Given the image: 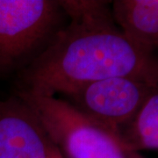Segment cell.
Listing matches in <instances>:
<instances>
[{"label": "cell", "instance_id": "cell-3", "mask_svg": "<svg viewBox=\"0 0 158 158\" xmlns=\"http://www.w3.org/2000/svg\"><path fill=\"white\" fill-rule=\"evenodd\" d=\"M56 0H0V74L19 72L63 27Z\"/></svg>", "mask_w": 158, "mask_h": 158}, {"label": "cell", "instance_id": "cell-7", "mask_svg": "<svg viewBox=\"0 0 158 158\" xmlns=\"http://www.w3.org/2000/svg\"><path fill=\"white\" fill-rule=\"evenodd\" d=\"M128 153L158 148V88L148 97L137 113L115 132Z\"/></svg>", "mask_w": 158, "mask_h": 158}, {"label": "cell", "instance_id": "cell-6", "mask_svg": "<svg viewBox=\"0 0 158 158\" xmlns=\"http://www.w3.org/2000/svg\"><path fill=\"white\" fill-rule=\"evenodd\" d=\"M112 15L133 45L152 55L158 45L157 0H115Z\"/></svg>", "mask_w": 158, "mask_h": 158}, {"label": "cell", "instance_id": "cell-4", "mask_svg": "<svg viewBox=\"0 0 158 158\" xmlns=\"http://www.w3.org/2000/svg\"><path fill=\"white\" fill-rule=\"evenodd\" d=\"M157 88L158 85L141 79L116 77L86 84L67 96L81 113L115 135L118 127L137 113Z\"/></svg>", "mask_w": 158, "mask_h": 158}, {"label": "cell", "instance_id": "cell-1", "mask_svg": "<svg viewBox=\"0 0 158 158\" xmlns=\"http://www.w3.org/2000/svg\"><path fill=\"white\" fill-rule=\"evenodd\" d=\"M106 1H59L70 18L44 50L19 72V90L70 94L102 79L127 77L158 85L157 62L115 26Z\"/></svg>", "mask_w": 158, "mask_h": 158}, {"label": "cell", "instance_id": "cell-5", "mask_svg": "<svg viewBox=\"0 0 158 158\" xmlns=\"http://www.w3.org/2000/svg\"><path fill=\"white\" fill-rule=\"evenodd\" d=\"M0 158H64L32 108L16 94L0 99Z\"/></svg>", "mask_w": 158, "mask_h": 158}, {"label": "cell", "instance_id": "cell-2", "mask_svg": "<svg viewBox=\"0 0 158 158\" xmlns=\"http://www.w3.org/2000/svg\"><path fill=\"white\" fill-rule=\"evenodd\" d=\"M16 95L27 103L48 137L66 158H131L117 137L69 102L23 90ZM63 156V157H64Z\"/></svg>", "mask_w": 158, "mask_h": 158}, {"label": "cell", "instance_id": "cell-8", "mask_svg": "<svg viewBox=\"0 0 158 158\" xmlns=\"http://www.w3.org/2000/svg\"><path fill=\"white\" fill-rule=\"evenodd\" d=\"M131 158H143V157H141V156H140V155H138L137 153H135V154L131 156Z\"/></svg>", "mask_w": 158, "mask_h": 158}]
</instances>
